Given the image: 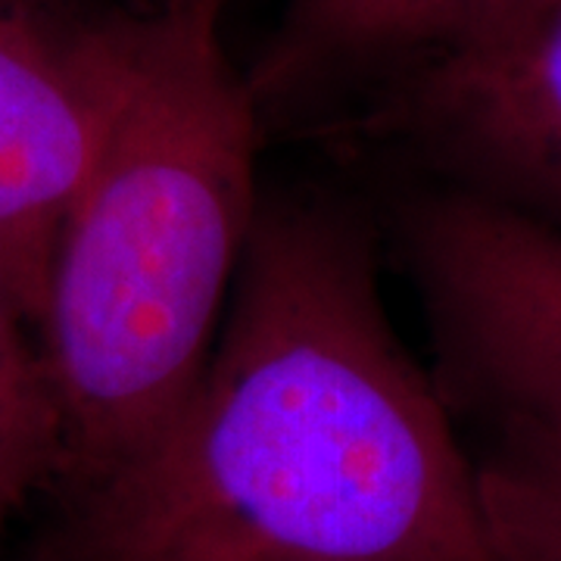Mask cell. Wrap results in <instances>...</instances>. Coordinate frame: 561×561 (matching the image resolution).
Wrapping results in <instances>:
<instances>
[{
    "label": "cell",
    "mask_w": 561,
    "mask_h": 561,
    "mask_svg": "<svg viewBox=\"0 0 561 561\" xmlns=\"http://www.w3.org/2000/svg\"><path fill=\"white\" fill-rule=\"evenodd\" d=\"M32 561H496L362 203L262 191L197 383L138 456L50 496Z\"/></svg>",
    "instance_id": "1"
},
{
    "label": "cell",
    "mask_w": 561,
    "mask_h": 561,
    "mask_svg": "<svg viewBox=\"0 0 561 561\" xmlns=\"http://www.w3.org/2000/svg\"><path fill=\"white\" fill-rule=\"evenodd\" d=\"M221 10L147 7L128 101L62 225L38 324L62 431L47 500L138 456L213 353L260 209L265 135Z\"/></svg>",
    "instance_id": "2"
},
{
    "label": "cell",
    "mask_w": 561,
    "mask_h": 561,
    "mask_svg": "<svg viewBox=\"0 0 561 561\" xmlns=\"http://www.w3.org/2000/svg\"><path fill=\"white\" fill-rule=\"evenodd\" d=\"M390 228L453 421L486 446L561 453V231L424 181L393 201Z\"/></svg>",
    "instance_id": "3"
},
{
    "label": "cell",
    "mask_w": 561,
    "mask_h": 561,
    "mask_svg": "<svg viewBox=\"0 0 561 561\" xmlns=\"http://www.w3.org/2000/svg\"><path fill=\"white\" fill-rule=\"evenodd\" d=\"M306 135L561 231V0H508Z\"/></svg>",
    "instance_id": "4"
},
{
    "label": "cell",
    "mask_w": 561,
    "mask_h": 561,
    "mask_svg": "<svg viewBox=\"0 0 561 561\" xmlns=\"http://www.w3.org/2000/svg\"><path fill=\"white\" fill-rule=\"evenodd\" d=\"M147 10L0 0V278L38 334L66 216L138 72Z\"/></svg>",
    "instance_id": "5"
},
{
    "label": "cell",
    "mask_w": 561,
    "mask_h": 561,
    "mask_svg": "<svg viewBox=\"0 0 561 561\" xmlns=\"http://www.w3.org/2000/svg\"><path fill=\"white\" fill-rule=\"evenodd\" d=\"M508 0H284L243 72L265 128L328 119L424 50Z\"/></svg>",
    "instance_id": "6"
},
{
    "label": "cell",
    "mask_w": 561,
    "mask_h": 561,
    "mask_svg": "<svg viewBox=\"0 0 561 561\" xmlns=\"http://www.w3.org/2000/svg\"><path fill=\"white\" fill-rule=\"evenodd\" d=\"M62 431L38 334L0 278V537L60 474Z\"/></svg>",
    "instance_id": "7"
},
{
    "label": "cell",
    "mask_w": 561,
    "mask_h": 561,
    "mask_svg": "<svg viewBox=\"0 0 561 561\" xmlns=\"http://www.w3.org/2000/svg\"><path fill=\"white\" fill-rule=\"evenodd\" d=\"M474 468L496 561H561V453L486 446Z\"/></svg>",
    "instance_id": "8"
},
{
    "label": "cell",
    "mask_w": 561,
    "mask_h": 561,
    "mask_svg": "<svg viewBox=\"0 0 561 561\" xmlns=\"http://www.w3.org/2000/svg\"><path fill=\"white\" fill-rule=\"evenodd\" d=\"M165 3H216V7H225L228 0H165Z\"/></svg>",
    "instance_id": "9"
}]
</instances>
